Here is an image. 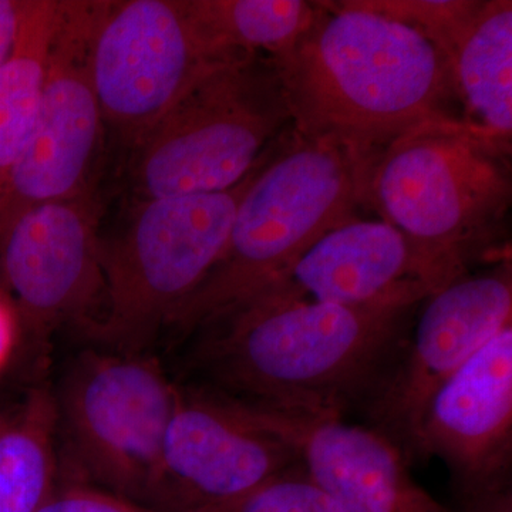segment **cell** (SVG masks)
Here are the masks:
<instances>
[{"mask_svg":"<svg viewBox=\"0 0 512 512\" xmlns=\"http://www.w3.org/2000/svg\"><path fill=\"white\" fill-rule=\"evenodd\" d=\"M292 126L268 56L215 70L131 148L128 177L141 200L231 190Z\"/></svg>","mask_w":512,"mask_h":512,"instance_id":"8992f818","label":"cell"},{"mask_svg":"<svg viewBox=\"0 0 512 512\" xmlns=\"http://www.w3.org/2000/svg\"><path fill=\"white\" fill-rule=\"evenodd\" d=\"M303 470L348 512H453L416 483L396 444L343 419L278 417Z\"/></svg>","mask_w":512,"mask_h":512,"instance_id":"9a60e30c","label":"cell"},{"mask_svg":"<svg viewBox=\"0 0 512 512\" xmlns=\"http://www.w3.org/2000/svg\"><path fill=\"white\" fill-rule=\"evenodd\" d=\"M55 396L57 440L93 487L143 508L178 384L150 353L84 350Z\"/></svg>","mask_w":512,"mask_h":512,"instance_id":"52a82bcc","label":"cell"},{"mask_svg":"<svg viewBox=\"0 0 512 512\" xmlns=\"http://www.w3.org/2000/svg\"><path fill=\"white\" fill-rule=\"evenodd\" d=\"M237 512H348L315 481L302 464L264 487L245 501Z\"/></svg>","mask_w":512,"mask_h":512,"instance_id":"44dd1931","label":"cell"},{"mask_svg":"<svg viewBox=\"0 0 512 512\" xmlns=\"http://www.w3.org/2000/svg\"><path fill=\"white\" fill-rule=\"evenodd\" d=\"M463 501L466 512H512L510 487Z\"/></svg>","mask_w":512,"mask_h":512,"instance_id":"cb8c5ba5","label":"cell"},{"mask_svg":"<svg viewBox=\"0 0 512 512\" xmlns=\"http://www.w3.org/2000/svg\"><path fill=\"white\" fill-rule=\"evenodd\" d=\"M301 464L296 444L271 414L198 384H178L141 510L237 512L259 488Z\"/></svg>","mask_w":512,"mask_h":512,"instance_id":"9c48e42d","label":"cell"},{"mask_svg":"<svg viewBox=\"0 0 512 512\" xmlns=\"http://www.w3.org/2000/svg\"><path fill=\"white\" fill-rule=\"evenodd\" d=\"M454 94L464 121L511 143L512 2H483L450 62Z\"/></svg>","mask_w":512,"mask_h":512,"instance_id":"2e32d148","label":"cell"},{"mask_svg":"<svg viewBox=\"0 0 512 512\" xmlns=\"http://www.w3.org/2000/svg\"><path fill=\"white\" fill-rule=\"evenodd\" d=\"M57 446L55 396L37 386L0 426V512H36L53 494Z\"/></svg>","mask_w":512,"mask_h":512,"instance_id":"ac0fdd59","label":"cell"},{"mask_svg":"<svg viewBox=\"0 0 512 512\" xmlns=\"http://www.w3.org/2000/svg\"><path fill=\"white\" fill-rule=\"evenodd\" d=\"M36 512H146L123 498L93 487H57Z\"/></svg>","mask_w":512,"mask_h":512,"instance_id":"7402d4cb","label":"cell"},{"mask_svg":"<svg viewBox=\"0 0 512 512\" xmlns=\"http://www.w3.org/2000/svg\"><path fill=\"white\" fill-rule=\"evenodd\" d=\"M269 151L231 190L138 201L119 234L101 237L103 306L86 328L99 348L144 353L167 332L224 252L239 202Z\"/></svg>","mask_w":512,"mask_h":512,"instance_id":"5b68a950","label":"cell"},{"mask_svg":"<svg viewBox=\"0 0 512 512\" xmlns=\"http://www.w3.org/2000/svg\"><path fill=\"white\" fill-rule=\"evenodd\" d=\"M20 0H0V66L15 40L19 23Z\"/></svg>","mask_w":512,"mask_h":512,"instance_id":"603a6c76","label":"cell"},{"mask_svg":"<svg viewBox=\"0 0 512 512\" xmlns=\"http://www.w3.org/2000/svg\"><path fill=\"white\" fill-rule=\"evenodd\" d=\"M187 6L215 46L268 57L295 45L319 9L305 0H187Z\"/></svg>","mask_w":512,"mask_h":512,"instance_id":"d6986e66","label":"cell"},{"mask_svg":"<svg viewBox=\"0 0 512 512\" xmlns=\"http://www.w3.org/2000/svg\"><path fill=\"white\" fill-rule=\"evenodd\" d=\"M421 302L238 303L194 335L198 386L284 419H343L386 382Z\"/></svg>","mask_w":512,"mask_h":512,"instance_id":"6da1fadb","label":"cell"},{"mask_svg":"<svg viewBox=\"0 0 512 512\" xmlns=\"http://www.w3.org/2000/svg\"><path fill=\"white\" fill-rule=\"evenodd\" d=\"M16 342V318L0 299V369L8 362Z\"/></svg>","mask_w":512,"mask_h":512,"instance_id":"d4e9b609","label":"cell"},{"mask_svg":"<svg viewBox=\"0 0 512 512\" xmlns=\"http://www.w3.org/2000/svg\"><path fill=\"white\" fill-rule=\"evenodd\" d=\"M372 164L295 131L275 141L237 208L224 252L167 332L192 338L292 264L313 242L357 220Z\"/></svg>","mask_w":512,"mask_h":512,"instance_id":"3957f363","label":"cell"},{"mask_svg":"<svg viewBox=\"0 0 512 512\" xmlns=\"http://www.w3.org/2000/svg\"><path fill=\"white\" fill-rule=\"evenodd\" d=\"M59 0H20L19 23L0 66V195L35 130Z\"/></svg>","mask_w":512,"mask_h":512,"instance_id":"e0dca14e","label":"cell"},{"mask_svg":"<svg viewBox=\"0 0 512 512\" xmlns=\"http://www.w3.org/2000/svg\"><path fill=\"white\" fill-rule=\"evenodd\" d=\"M511 143L458 117L397 137L370 171L366 205L450 279L495 252L511 205Z\"/></svg>","mask_w":512,"mask_h":512,"instance_id":"277c9868","label":"cell"},{"mask_svg":"<svg viewBox=\"0 0 512 512\" xmlns=\"http://www.w3.org/2000/svg\"><path fill=\"white\" fill-rule=\"evenodd\" d=\"M339 3L409 26L436 46L447 63L483 6L478 0H343Z\"/></svg>","mask_w":512,"mask_h":512,"instance_id":"ffe728a7","label":"cell"},{"mask_svg":"<svg viewBox=\"0 0 512 512\" xmlns=\"http://www.w3.org/2000/svg\"><path fill=\"white\" fill-rule=\"evenodd\" d=\"M451 281L392 225L357 218L313 242L244 301L342 306L424 301Z\"/></svg>","mask_w":512,"mask_h":512,"instance_id":"5bb4252c","label":"cell"},{"mask_svg":"<svg viewBox=\"0 0 512 512\" xmlns=\"http://www.w3.org/2000/svg\"><path fill=\"white\" fill-rule=\"evenodd\" d=\"M439 457L463 500L508 488L512 457V323L431 397L413 457Z\"/></svg>","mask_w":512,"mask_h":512,"instance_id":"4fadbf2b","label":"cell"},{"mask_svg":"<svg viewBox=\"0 0 512 512\" xmlns=\"http://www.w3.org/2000/svg\"><path fill=\"white\" fill-rule=\"evenodd\" d=\"M101 5L59 2L35 130L0 195V237L29 208L94 188L104 121L90 57Z\"/></svg>","mask_w":512,"mask_h":512,"instance_id":"30bf717a","label":"cell"},{"mask_svg":"<svg viewBox=\"0 0 512 512\" xmlns=\"http://www.w3.org/2000/svg\"><path fill=\"white\" fill-rule=\"evenodd\" d=\"M512 323L510 259L484 274L461 275L420 303L412 338L369 404L373 427L413 457L431 397L458 367Z\"/></svg>","mask_w":512,"mask_h":512,"instance_id":"8fae6325","label":"cell"},{"mask_svg":"<svg viewBox=\"0 0 512 512\" xmlns=\"http://www.w3.org/2000/svg\"><path fill=\"white\" fill-rule=\"evenodd\" d=\"M247 56L215 46L187 0H103L90 64L104 127L131 150L201 80Z\"/></svg>","mask_w":512,"mask_h":512,"instance_id":"ba28073f","label":"cell"},{"mask_svg":"<svg viewBox=\"0 0 512 512\" xmlns=\"http://www.w3.org/2000/svg\"><path fill=\"white\" fill-rule=\"evenodd\" d=\"M311 28L274 63L292 130L375 165L424 121L456 117L446 57L416 30L339 2H316Z\"/></svg>","mask_w":512,"mask_h":512,"instance_id":"7a4b0ae2","label":"cell"},{"mask_svg":"<svg viewBox=\"0 0 512 512\" xmlns=\"http://www.w3.org/2000/svg\"><path fill=\"white\" fill-rule=\"evenodd\" d=\"M96 188L23 212L0 237V268L36 343L66 325L86 329L104 298Z\"/></svg>","mask_w":512,"mask_h":512,"instance_id":"7c38bea8","label":"cell"}]
</instances>
